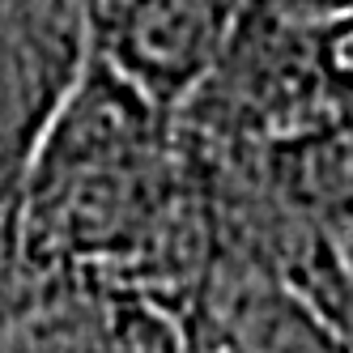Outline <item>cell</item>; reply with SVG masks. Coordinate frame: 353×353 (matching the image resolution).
I'll use <instances>...</instances> for the list:
<instances>
[{
	"label": "cell",
	"instance_id": "7a4b0ae2",
	"mask_svg": "<svg viewBox=\"0 0 353 353\" xmlns=\"http://www.w3.org/2000/svg\"><path fill=\"white\" fill-rule=\"evenodd\" d=\"M247 0H81L90 60L158 111L179 115L209 85Z\"/></svg>",
	"mask_w": 353,
	"mask_h": 353
},
{
	"label": "cell",
	"instance_id": "5b68a950",
	"mask_svg": "<svg viewBox=\"0 0 353 353\" xmlns=\"http://www.w3.org/2000/svg\"><path fill=\"white\" fill-rule=\"evenodd\" d=\"M272 5H281L290 13H302V17H315V21L353 13V0H272Z\"/></svg>",
	"mask_w": 353,
	"mask_h": 353
},
{
	"label": "cell",
	"instance_id": "3957f363",
	"mask_svg": "<svg viewBox=\"0 0 353 353\" xmlns=\"http://www.w3.org/2000/svg\"><path fill=\"white\" fill-rule=\"evenodd\" d=\"M85 60L81 0H0V196L26 174Z\"/></svg>",
	"mask_w": 353,
	"mask_h": 353
},
{
	"label": "cell",
	"instance_id": "277c9868",
	"mask_svg": "<svg viewBox=\"0 0 353 353\" xmlns=\"http://www.w3.org/2000/svg\"><path fill=\"white\" fill-rule=\"evenodd\" d=\"M85 353H192V345L179 311L128 290Z\"/></svg>",
	"mask_w": 353,
	"mask_h": 353
},
{
	"label": "cell",
	"instance_id": "8992f818",
	"mask_svg": "<svg viewBox=\"0 0 353 353\" xmlns=\"http://www.w3.org/2000/svg\"><path fill=\"white\" fill-rule=\"evenodd\" d=\"M349 341H353V327H349Z\"/></svg>",
	"mask_w": 353,
	"mask_h": 353
},
{
	"label": "cell",
	"instance_id": "6da1fadb",
	"mask_svg": "<svg viewBox=\"0 0 353 353\" xmlns=\"http://www.w3.org/2000/svg\"><path fill=\"white\" fill-rule=\"evenodd\" d=\"M21 256L188 311L209 264L174 115L85 60L13 192Z\"/></svg>",
	"mask_w": 353,
	"mask_h": 353
}]
</instances>
